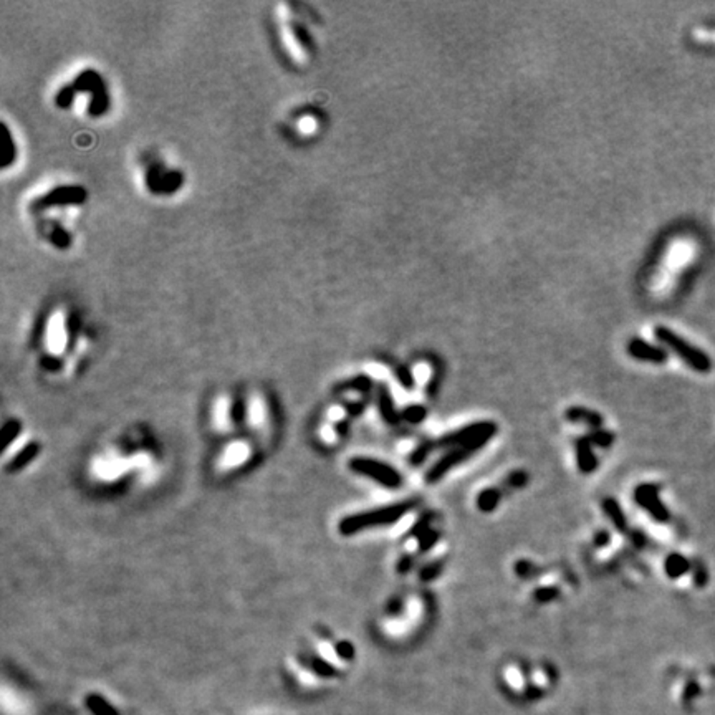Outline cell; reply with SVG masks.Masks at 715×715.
Segmentation results:
<instances>
[{
	"instance_id": "cell-8",
	"label": "cell",
	"mask_w": 715,
	"mask_h": 715,
	"mask_svg": "<svg viewBox=\"0 0 715 715\" xmlns=\"http://www.w3.org/2000/svg\"><path fill=\"white\" fill-rule=\"evenodd\" d=\"M576 464L580 472L591 474L598 467V457L593 452V444L588 438H580L576 440Z\"/></svg>"
},
{
	"instance_id": "cell-3",
	"label": "cell",
	"mask_w": 715,
	"mask_h": 715,
	"mask_svg": "<svg viewBox=\"0 0 715 715\" xmlns=\"http://www.w3.org/2000/svg\"><path fill=\"white\" fill-rule=\"evenodd\" d=\"M495 433H497L495 423H492V420H480V423L465 425V428H460L457 430H454V433L443 435V438L435 443V445L444 449L462 447V445H480V447H484V445L494 438Z\"/></svg>"
},
{
	"instance_id": "cell-20",
	"label": "cell",
	"mask_w": 715,
	"mask_h": 715,
	"mask_svg": "<svg viewBox=\"0 0 715 715\" xmlns=\"http://www.w3.org/2000/svg\"><path fill=\"white\" fill-rule=\"evenodd\" d=\"M586 438L591 444H596L598 447H610V445L615 443V435H613L611 433H608V430H603V429L591 430V433L588 434Z\"/></svg>"
},
{
	"instance_id": "cell-12",
	"label": "cell",
	"mask_w": 715,
	"mask_h": 715,
	"mask_svg": "<svg viewBox=\"0 0 715 715\" xmlns=\"http://www.w3.org/2000/svg\"><path fill=\"white\" fill-rule=\"evenodd\" d=\"M691 568H692L691 561L681 554H671L666 558V561H664V571H666V575L669 578H672V580H677V578L684 576L686 573L691 571Z\"/></svg>"
},
{
	"instance_id": "cell-2",
	"label": "cell",
	"mask_w": 715,
	"mask_h": 715,
	"mask_svg": "<svg viewBox=\"0 0 715 715\" xmlns=\"http://www.w3.org/2000/svg\"><path fill=\"white\" fill-rule=\"evenodd\" d=\"M654 334H656L659 341L666 344L669 349H672V351L696 373L707 374L712 371L714 363L711 356H709L704 349L694 346L691 341H687L686 338H682L681 334H677L674 329L667 327H656Z\"/></svg>"
},
{
	"instance_id": "cell-6",
	"label": "cell",
	"mask_w": 715,
	"mask_h": 715,
	"mask_svg": "<svg viewBox=\"0 0 715 715\" xmlns=\"http://www.w3.org/2000/svg\"><path fill=\"white\" fill-rule=\"evenodd\" d=\"M479 449H482L480 445H462V447H454L447 450V452H445L443 457L428 470V474H425V482H428V484H435V482H439L449 472V470H452L454 467H457L460 462L472 457Z\"/></svg>"
},
{
	"instance_id": "cell-31",
	"label": "cell",
	"mask_w": 715,
	"mask_h": 715,
	"mask_svg": "<svg viewBox=\"0 0 715 715\" xmlns=\"http://www.w3.org/2000/svg\"><path fill=\"white\" fill-rule=\"evenodd\" d=\"M413 565H414V558L411 556V555H404L398 561V571L401 573V575H406V573L411 571V568H413Z\"/></svg>"
},
{
	"instance_id": "cell-30",
	"label": "cell",
	"mask_w": 715,
	"mask_h": 715,
	"mask_svg": "<svg viewBox=\"0 0 715 715\" xmlns=\"http://www.w3.org/2000/svg\"><path fill=\"white\" fill-rule=\"evenodd\" d=\"M429 521H430V517H429V515H428V517H423V519H420V520L418 521V524H415V525L413 526V531H411L409 535H411V536H419V539H420V536H423V535L425 534V531L430 530V529H429Z\"/></svg>"
},
{
	"instance_id": "cell-22",
	"label": "cell",
	"mask_w": 715,
	"mask_h": 715,
	"mask_svg": "<svg viewBox=\"0 0 715 715\" xmlns=\"http://www.w3.org/2000/svg\"><path fill=\"white\" fill-rule=\"evenodd\" d=\"M341 389H354V391L366 393V391H369V389H371V379H369L368 376H364V374H361V376H356V378L349 379V381H346V383H343Z\"/></svg>"
},
{
	"instance_id": "cell-29",
	"label": "cell",
	"mask_w": 715,
	"mask_h": 715,
	"mask_svg": "<svg viewBox=\"0 0 715 715\" xmlns=\"http://www.w3.org/2000/svg\"><path fill=\"white\" fill-rule=\"evenodd\" d=\"M396 376L398 379L401 381V384H403L404 388H408V389H413L414 388V378H413V374H411V371L408 368H404V366H401L398 371H396Z\"/></svg>"
},
{
	"instance_id": "cell-26",
	"label": "cell",
	"mask_w": 715,
	"mask_h": 715,
	"mask_svg": "<svg viewBox=\"0 0 715 715\" xmlns=\"http://www.w3.org/2000/svg\"><path fill=\"white\" fill-rule=\"evenodd\" d=\"M227 415H229V408H227V401L221 399L216 406V425L219 429L227 428Z\"/></svg>"
},
{
	"instance_id": "cell-18",
	"label": "cell",
	"mask_w": 715,
	"mask_h": 715,
	"mask_svg": "<svg viewBox=\"0 0 715 715\" xmlns=\"http://www.w3.org/2000/svg\"><path fill=\"white\" fill-rule=\"evenodd\" d=\"M434 445H435V443H430V440H425V443L418 445V447L413 450V454L409 455V462L413 464L414 467H419V465L429 457V454L433 452Z\"/></svg>"
},
{
	"instance_id": "cell-21",
	"label": "cell",
	"mask_w": 715,
	"mask_h": 715,
	"mask_svg": "<svg viewBox=\"0 0 715 715\" xmlns=\"http://www.w3.org/2000/svg\"><path fill=\"white\" fill-rule=\"evenodd\" d=\"M443 566H444V560L430 561L425 566L420 568L419 578L423 581H433V580H435V578H438L440 575V571H443Z\"/></svg>"
},
{
	"instance_id": "cell-28",
	"label": "cell",
	"mask_w": 715,
	"mask_h": 715,
	"mask_svg": "<svg viewBox=\"0 0 715 715\" xmlns=\"http://www.w3.org/2000/svg\"><path fill=\"white\" fill-rule=\"evenodd\" d=\"M556 595H558V590H555V588L544 586V588H539V590L535 591V600L539 603H549L551 600H555Z\"/></svg>"
},
{
	"instance_id": "cell-5",
	"label": "cell",
	"mask_w": 715,
	"mask_h": 715,
	"mask_svg": "<svg viewBox=\"0 0 715 715\" xmlns=\"http://www.w3.org/2000/svg\"><path fill=\"white\" fill-rule=\"evenodd\" d=\"M635 500L659 524H667L671 520V512L662 504L661 497H659V487L656 484L637 485L635 490Z\"/></svg>"
},
{
	"instance_id": "cell-1",
	"label": "cell",
	"mask_w": 715,
	"mask_h": 715,
	"mask_svg": "<svg viewBox=\"0 0 715 715\" xmlns=\"http://www.w3.org/2000/svg\"><path fill=\"white\" fill-rule=\"evenodd\" d=\"M414 507L415 500H404L393 505L361 512V514L356 515H349L339 521V531H341V535H354L358 531L373 529V526L393 525L403 519L408 512L413 510Z\"/></svg>"
},
{
	"instance_id": "cell-13",
	"label": "cell",
	"mask_w": 715,
	"mask_h": 715,
	"mask_svg": "<svg viewBox=\"0 0 715 715\" xmlns=\"http://www.w3.org/2000/svg\"><path fill=\"white\" fill-rule=\"evenodd\" d=\"M603 510H605L606 517L611 520V524L616 526L618 531H621V534H625V531H627L626 515H625V512H623L621 505L618 504V502L615 499H605V500H603Z\"/></svg>"
},
{
	"instance_id": "cell-23",
	"label": "cell",
	"mask_w": 715,
	"mask_h": 715,
	"mask_svg": "<svg viewBox=\"0 0 715 715\" xmlns=\"http://www.w3.org/2000/svg\"><path fill=\"white\" fill-rule=\"evenodd\" d=\"M18 433H20V424L17 423V420H10V423L4 425V429H2V449L4 450L9 447V444L12 443V440H15Z\"/></svg>"
},
{
	"instance_id": "cell-16",
	"label": "cell",
	"mask_w": 715,
	"mask_h": 715,
	"mask_svg": "<svg viewBox=\"0 0 715 715\" xmlns=\"http://www.w3.org/2000/svg\"><path fill=\"white\" fill-rule=\"evenodd\" d=\"M38 452V445L37 444H28L20 450V452L12 459V464H10V470H18L22 469L23 465H27L30 460H32Z\"/></svg>"
},
{
	"instance_id": "cell-17",
	"label": "cell",
	"mask_w": 715,
	"mask_h": 715,
	"mask_svg": "<svg viewBox=\"0 0 715 715\" xmlns=\"http://www.w3.org/2000/svg\"><path fill=\"white\" fill-rule=\"evenodd\" d=\"M63 343H65L63 327H62V323H60V319H55L52 328H50L48 346H50V349H52V351H62Z\"/></svg>"
},
{
	"instance_id": "cell-10",
	"label": "cell",
	"mask_w": 715,
	"mask_h": 715,
	"mask_svg": "<svg viewBox=\"0 0 715 715\" xmlns=\"http://www.w3.org/2000/svg\"><path fill=\"white\" fill-rule=\"evenodd\" d=\"M565 418L573 424H585L588 428H591L593 430L601 429L603 418L601 414H598L596 411L586 409V408H570L566 411Z\"/></svg>"
},
{
	"instance_id": "cell-33",
	"label": "cell",
	"mask_w": 715,
	"mask_h": 715,
	"mask_svg": "<svg viewBox=\"0 0 715 715\" xmlns=\"http://www.w3.org/2000/svg\"><path fill=\"white\" fill-rule=\"evenodd\" d=\"M610 540H611V536H610V534H608V531H605V530L598 531V534L595 535V545H598V546H605V545H608V544H610Z\"/></svg>"
},
{
	"instance_id": "cell-25",
	"label": "cell",
	"mask_w": 715,
	"mask_h": 715,
	"mask_svg": "<svg viewBox=\"0 0 715 715\" xmlns=\"http://www.w3.org/2000/svg\"><path fill=\"white\" fill-rule=\"evenodd\" d=\"M439 536H440L439 531H435V530H433V529L425 531V534H424V535L420 536V539H419V550H420V551H428V550L433 549V546H434L435 544H438Z\"/></svg>"
},
{
	"instance_id": "cell-19",
	"label": "cell",
	"mask_w": 715,
	"mask_h": 715,
	"mask_svg": "<svg viewBox=\"0 0 715 715\" xmlns=\"http://www.w3.org/2000/svg\"><path fill=\"white\" fill-rule=\"evenodd\" d=\"M425 415H428V409H425L424 406H419V404L408 406V408H406L403 413H401V418H403L404 420H408V423H411V424L423 423V420L425 419Z\"/></svg>"
},
{
	"instance_id": "cell-9",
	"label": "cell",
	"mask_w": 715,
	"mask_h": 715,
	"mask_svg": "<svg viewBox=\"0 0 715 715\" xmlns=\"http://www.w3.org/2000/svg\"><path fill=\"white\" fill-rule=\"evenodd\" d=\"M378 404H379V413H381L383 419L386 420L389 425H396L399 424V420L403 419L401 414L394 408V401L391 396V391L386 384H381L378 391Z\"/></svg>"
},
{
	"instance_id": "cell-11",
	"label": "cell",
	"mask_w": 715,
	"mask_h": 715,
	"mask_svg": "<svg viewBox=\"0 0 715 715\" xmlns=\"http://www.w3.org/2000/svg\"><path fill=\"white\" fill-rule=\"evenodd\" d=\"M85 192L80 189V187H67V189H58L52 191L48 196L43 197L42 206H52V204H72V202H81L83 201Z\"/></svg>"
},
{
	"instance_id": "cell-34",
	"label": "cell",
	"mask_w": 715,
	"mask_h": 715,
	"mask_svg": "<svg viewBox=\"0 0 715 715\" xmlns=\"http://www.w3.org/2000/svg\"><path fill=\"white\" fill-rule=\"evenodd\" d=\"M632 541H635V545H637V546H642V544H644L642 535L639 534V531H636V534L632 535Z\"/></svg>"
},
{
	"instance_id": "cell-24",
	"label": "cell",
	"mask_w": 715,
	"mask_h": 715,
	"mask_svg": "<svg viewBox=\"0 0 715 715\" xmlns=\"http://www.w3.org/2000/svg\"><path fill=\"white\" fill-rule=\"evenodd\" d=\"M263 415H265V413H263L262 401L253 399L250 403V408H248V418H250V423L253 425H260V423L263 420Z\"/></svg>"
},
{
	"instance_id": "cell-14",
	"label": "cell",
	"mask_w": 715,
	"mask_h": 715,
	"mask_svg": "<svg viewBox=\"0 0 715 715\" xmlns=\"http://www.w3.org/2000/svg\"><path fill=\"white\" fill-rule=\"evenodd\" d=\"M502 499V492L497 487H492V489H484L477 495V509L484 514H490L494 512L500 504Z\"/></svg>"
},
{
	"instance_id": "cell-7",
	"label": "cell",
	"mask_w": 715,
	"mask_h": 715,
	"mask_svg": "<svg viewBox=\"0 0 715 715\" xmlns=\"http://www.w3.org/2000/svg\"><path fill=\"white\" fill-rule=\"evenodd\" d=\"M627 353L639 361H646L652 364H662L667 361L669 353L662 346L652 344L642 338H632L627 344Z\"/></svg>"
},
{
	"instance_id": "cell-15",
	"label": "cell",
	"mask_w": 715,
	"mask_h": 715,
	"mask_svg": "<svg viewBox=\"0 0 715 715\" xmlns=\"http://www.w3.org/2000/svg\"><path fill=\"white\" fill-rule=\"evenodd\" d=\"M247 457H248V447H247V445L242 444V443H235V444H232L231 447L226 450L224 455H222L221 464H222V467H226V469L235 467V465L242 464L243 460H245Z\"/></svg>"
},
{
	"instance_id": "cell-32",
	"label": "cell",
	"mask_w": 715,
	"mask_h": 715,
	"mask_svg": "<svg viewBox=\"0 0 715 715\" xmlns=\"http://www.w3.org/2000/svg\"><path fill=\"white\" fill-rule=\"evenodd\" d=\"M694 581H696V585L701 588V586H706V583H707V571H706V568H701V566H697L696 568V571H694Z\"/></svg>"
},
{
	"instance_id": "cell-4",
	"label": "cell",
	"mask_w": 715,
	"mask_h": 715,
	"mask_svg": "<svg viewBox=\"0 0 715 715\" xmlns=\"http://www.w3.org/2000/svg\"><path fill=\"white\" fill-rule=\"evenodd\" d=\"M349 469L368 479L378 482L386 489H399L403 485V475L386 462L369 457H353L349 460Z\"/></svg>"
},
{
	"instance_id": "cell-27",
	"label": "cell",
	"mask_w": 715,
	"mask_h": 715,
	"mask_svg": "<svg viewBox=\"0 0 715 715\" xmlns=\"http://www.w3.org/2000/svg\"><path fill=\"white\" fill-rule=\"evenodd\" d=\"M526 480H529V475H526L524 470H515V472H512L507 477L505 485H509L510 489H520V487H524L526 484Z\"/></svg>"
}]
</instances>
